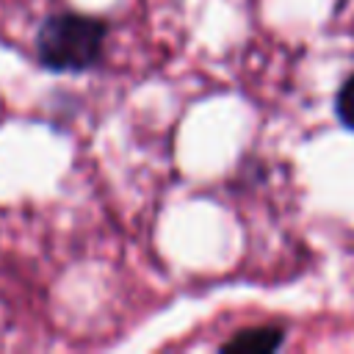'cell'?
<instances>
[{"label": "cell", "instance_id": "obj_1", "mask_svg": "<svg viewBox=\"0 0 354 354\" xmlns=\"http://www.w3.org/2000/svg\"><path fill=\"white\" fill-rule=\"evenodd\" d=\"M108 25L100 17L61 11L41 22L36 33L39 64L50 72H83L102 55Z\"/></svg>", "mask_w": 354, "mask_h": 354}, {"label": "cell", "instance_id": "obj_2", "mask_svg": "<svg viewBox=\"0 0 354 354\" xmlns=\"http://www.w3.org/2000/svg\"><path fill=\"white\" fill-rule=\"evenodd\" d=\"M282 343V329L277 326H260V329H246L238 332L232 340H227L221 348L224 351H246V354H266L274 351Z\"/></svg>", "mask_w": 354, "mask_h": 354}, {"label": "cell", "instance_id": "obj_3", "mask_svg": "<svg viewBox=\"0 0 354 354\" xmlns=\"http://www.w3.org/2000/svg\"><path fill=\"white\" fill-rule=\"evenodd\" d=\"M337 116L346 127L354 130V75L343 83V88L337 94Z\"/></svg>", "mask_w": 354, "mask_h": 354}]
</instances>
